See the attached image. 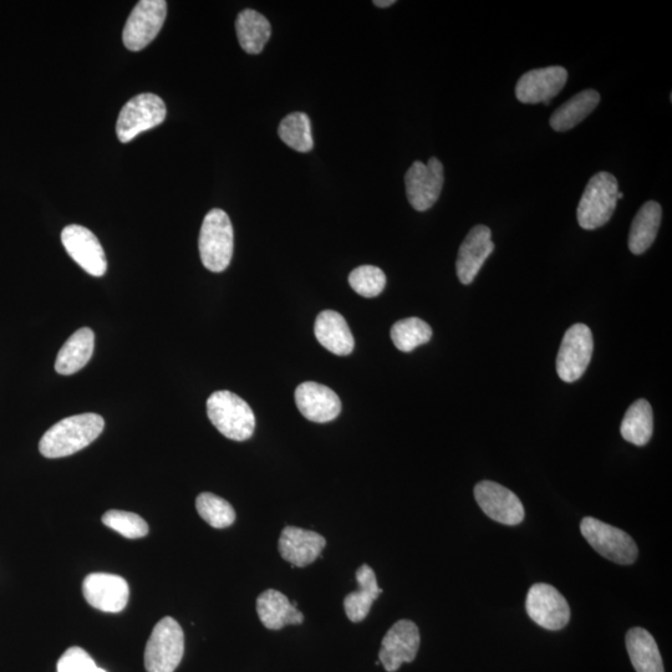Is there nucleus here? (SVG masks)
I'll use <instances>...</instances> for the list:
<instances>
[{
    "label": "nucleus",
    "instance_id": "f257e3e1",
    "mask_svg": "<svg viewBox=\"0 0 672 672\" xmlns=\"http://www.w3.org/2000/svg\"><path fill=\"white\" fill-rule=\"evenodd\" d=\"M105 421L98 414H80L56 422L39 442V451L47 458L74 455L93 444L103 434Z\"/></svg>",
    "mask_w": 672,
    "mask_h": 672
},
{
    "label": "nucleus",
    "instance_id": "f03ea898",
    "mask_svg": "<svg viewBox=\"0 0 672 672\" xmlns=\"http://www.w3.org/2000/svg\"><path fill=\"white\" fill-rule=\"evenodd\" d=\"M207 415L224 437L233 441L251 439L256 416L246 401L231 391H216L207 400Z\"/></svg>",
    "mask_w": 672,
    "mask_h": 672
},
{
    "label": "nucleus",
    "instance_id": "7ed1b4c3",
    "mask_svg": "<svg viewBox=\"0 0 672 672\" xmlns=\"http://www.w3.org/2000/svg\"><path fill=\"white\" fill-rule=\"evenodd\" d=\"M619 183L609 172L590 178L577 208L579 226L587 231L605 226L618 206Z\"/></svg>",
    "mask_w": 672,
    "mask_h": 672
},
{
    "label": "nucleus",
    "instance_id": "20e7f679",
    "mask_svg": "<svg viewBox=\"0 0 672 672\" xmlns=\"http://www.w3.org/2000/svg\"><path fill=\"white\" fill-rule=\"evenodd\" d=\"M198 248L203 266L213 273L226 271L234 249L232 222L226 212L212 210L203 220Z\"/></svg>",
    "mask_w": 672,
    "mask_h": 672
},
{
    "label": "nucleus",
    "instance_id": "39448f33",
    "mask_svg": "<svg viewBox=\"0 0 672 672\" xmlns=\"http://www.w3.org/2000/svg\"><path fill=\"white\" fill-rule=\"evenodd\" d=\"M185 654V634L171 616L159 621L145 649L147 672H175Z\"/></svg>",
    "mask_w": 672,
    "mask_h": 672
},
{
    "label": "nucleus",
    "instance_id": "423d86ee",
    "mask_svg": "<svg viewBox=\"0 0 672 672\" xmlns=\"http://www.w3.org/2000/svg\"><path fill=\"white\" fill-rule=\"evenodd\" d=\"M580 532L600 556L616 564L629 565L638 559L639 549L634 539L619 528L585 517L580 523Z\"/></svg>",
    "mask_w": 672,
    "mask_h": 672
},
{
    "label": "nucleus",
    "instance_id": "0eeeda50",
    "mask_svg": "<svg viewBox=\"0 0 672 672\" xmlns=\"http://www.w3.org/2000/svg\"><path fill=\"white\" fill-rule=\"evenodd\" d=\"M164 100L155 94H140L121 109L116 124V134L122 144H127L141 132L155 129L166 120Z\"/></svg>",
    "mask_w": 672,
    "mask_h": 672
},
{
    "label": "nucleus",
    "instance_id": "6e6552de",
    "mask_svg": "<svg viewBox=\"0 0 672 672\" xmlns=\"http://www.w3.org/2000/svg\"><path fill=\"white\" fill-rule=\"evenodd\" d=\"M594 339L585 324H574L565 333L557 356V373L564 383L582 378L592 360Z\"/></svg>",
    "mask_w": 672,
    "mask_h": 672
},
{
    "label": "nucleus",
    "instance_id": "1a4fd4ad",
    "mask_svg": "<svg viewBox=\"0 0 672 672\" xmlns=\"http://www.w3.org/2000/svg\"><path fill=\"white\" fill-rule=\"evenodd\" d=\"M445 171L441 161L432 157L424 162L416 161L405 175L406 196L414 210L425 212L439 201L444 188Z\"/></svg>",
    "mask_w": 672,
    "mask_h": 672
},
{
    "label": "nucleus",
    "instance_id": "9d476101",
    "mask_svg": "<svg viewBox=\"0 0 672 672\" xmlns=\"http://www.w3.org/2000/svg\"><path fill=\"white\" fill-rule=\"evenodd\" d=\"M167 15L165 0H141L132 9L122 33V42L131 52L145 49L164 25Z\"/></svg>",
    "mask_w": 672,
    "mask_h": 672
},
{
    "label": "nucleus",
    "instance_id": "9b49d317",
    "mask_svg": "<svg viewBox=\"0 0 672 672\" xmlns=\"http://www.w3.org/2000/svg\"><path fill=\"white\" fill-rule=\"evenodd\" d=\"M526 609L529 618L543 629L557 631L570 620L567 600L552 585L534 584L527 594Z\"/></svg>",
    "mask_w": 672,
    "mask_h": 672
},
{
    "label": "nucleus",
    "instance_id": "f8f14e48",
    "mask_svg": "<svg viewBox=\"0 0 672 672\" xmlns=\"http://www.w3.org/2000/svg\"><path fill=\"white\" fill-rule=\"evenodd\" d=\"M61 242L73 261L90 276L103 277L108 271L104 248L90 229L70 224L61 232Z\"/></svg>",
    "mask_w": 672,
    "mask_h": 672
},
{
    "label": "nucleus",
    "instance_id": "ddd939ff",
    "mask_svg": "<svg viewBox=\"0 0 672 672\" xmlns=\"http://www.w3.org/2000/svg\"><path fill=\"white\" fill-rule=\"evenodd\" d=\"M420 648V631L414 621L399 620L391 626L381 643L380 664L388 672H395L404 663H412Z\"/></svg>",
    "mask_w": 672,
    "mask_h": 672
},
{
    "label": "nucleus",
    "instance_id": "4468645a",
    "mask_svg": "<svg viewBox=\"0 0 672 672\" xmlns=\"http://www.w3.org/2000/svg\"><path fill=\"white\" fill-rule=\"evenodd\" d=\"M478 506L487 517L506 526H518L524 519V507L511 490L492 481H482L475 487Z\"/></svg>",
    "mask_w": 672,
    "mask_h": 672
},
{
    "label": "nucleus",
    "instance_id": "2eb2a0df",
    "mask_svg": "<svg viewBox=\"0 0 672 672\" xmlns=\"http://www.w3.org/2000/svg\"><path fill=\"white\" fill-rule=\"evenodd\" d=\"M83 593L91 607L104 613H121L129 602L130 588L120 575L93 573L85 578Z\"/></svg>",
    "mask_w": 672,
    "mask_h": 672
},
{
    "label": "nucleus",
    "instance_id": "dca6fc26",
    "mask_svg": "<svg viewBox=\"0 0 672 672\" xmlns=\"http://www.w3.org/2000/svg\"><path fill=\"white\" fill-rule=\"evenodd\" d=\"M568 71L562 66L528 71L516 86V98L522 104H551V100L564 89Z\"/></svg>",
    "mask_w": 672,
    "mask_h": 672
},
{
    "label": "nucleus",
    "instance_id": "f3484780",
    "mask_svg": "<svg viewBox=\"0 0 672 672\" xmlns=\"http://www.w3.org/2000/svg\"><path fill=\"white\" fill-rule=\"evenodd\" d=\"M491 236V229L482 224H478L468 232L458 251L456 262L457 277L462 284H471L488 257L495 251L496 246Z\"/></svg>",
    "mask_w": 672,
    "mask_h": 672
},
{
    "label": "nucleus",
    "instance_id": "a211bd4d",
    "mask_svg": "<svg viewBox=\"0 0 672 672\" xmlns=\"http://www.w3.org/2000/svg\"><path fill=\"white\" fill-rule=\"evenodd\" d=\"M325 547L327 541L319 533L293 526L283 529L278 543L280 556L298 568L314 563Z\"/></svg>",
    "mask_w": 672,
    "mask_h": 672
},
{
    "label": "nucleus",
    "instance_id": "6ab92c4d",
    "mask_svg": "<svg viewBox=\"0 0 672 672\" xmlns=\"http://www.w3.org/2000/svg\"><path fill=\"white\" fill-rule=\"evenodd\" d=\"M295 402L300 414L317 424L335 420L341 411L339 396L327 386L313 381L298 386L295 390Z\"/></svg>",
    "mask_w": 672,
    "mask_h": 672
},
{
    "label": "nucleus",
    "instance_id": "aec40b11",
    "mask_svg": "<svg viewBox=\"0 0 672 672\" xmlns=\"http://www.w3.org/2000/svg\"><path fill=\"white\" fill-rule=\"evenodd\" d=\"M315 336L330 353L345 356L353 353L355 340L343 315L324 310L315 320Z\"/></svg>",
    "mask_w": 672,
    "mask_h": 672
},
{
    "label": "nucleus",
    "instance_id": "412c9836",
    "mask_svg": "<svg viewBox=\"0 0 672 672\" xmlns=\"http://www.w3.org/2000/svg\"><path fill=\"white\" fill-rule=\"evenodd\" d=\"M257 613L262 624L269 630H280L284 626L299 625L304 621V615L299 612L297 603H290L283 593L274 589H268L259 595Z\"/></svg>",
    "mask_w": 672,
    "mask_h": 672
},
{
    "label": "nucleus",
    "instance_id": "4be33fe9",
    "mask_svg": "<svg viewBox=\"0 0 672 672\" xmlns=\"http://www.w3.org/2000/svg\"><path fill=\"white\" fill-rule=\"evenodd\" d=\"M95 334L90 328H81L70 336L55 360L56 373L73 375L88 365L93 358Z\"/></svg>",
    "mask_w": 672,
    "mask_h": 672
},
{
    "label": "nucleus",
    "instance_id": "5701e85b",
    "mask_svg": "<svg viewBox=\"0 0 672 672\" xmlns=\"http://www.w3.org/2000/svg\"><path fill=\"white\" fill-rule=\"evenodd\" d=\"M356 583L359 589L346 595L344 599L345 614L353 623H360L369 615L371 607L383 590L379 588L376 574L368 564L356 570Z\"/></svg>",
    "mask_w": 672,
    "mask_h": 672
},
{
    "label": "nucleus",
    "instance_id": "b1692460",
    "mask_svg": "<svg viewBox=\"0 0 672 672\" xmlns=\"http://www.w3.org/2000/svg\"><path fill=\"white\" fill-rule=\"evenodd\" d=\"M626 650L636 672H665L658 644L648 630H629L626 634Z\"/></svg>",
    "mask_w": 672,
    "mask_h": 672
},
{
    "label": "nucleus",
    "instance_id": "393cba45",
    "mask_svg": "<svg viewBox=\"0 0 672 672\" xmlns=\"http://www.w3.org/2000/svg\"><path fill=\"white\" fill-rule=\"evenodd\" d=\"M663 210L658 202H646L636 213L629 234V249L631 253L643 254L653 246L658 236Z\"/></svg>",
    "mask_w": 672,
    "mask_h": 672
},
{
    "label": "nucleus",
    "instance_id": "a878e982",
    "mask_svg": "<svg viewBox=\"0 0 672 672\" xmlns=\"http://www.w3.org/2000/svg\"><path fill=\"white\" fill-rule=\"evenodd\" d=\"M236 32L244 52L252 55L262 53L272 35L269 20L253 9L239 13L236 20Z\"/></svg>",
    "mask_w": 672,
    "mask_h": 672
},
{
    "label": "nucleus",
    "instance_id": "bb28decb",
    "mask_svg": "<svg viewBox=\"0 0 672 672\" xmlns=\"http://www.w3.org/2000/svg\"><path fill=\"white\" fill-rule=\"evenodd\" d=\"M600 95L598 91L589 89L574 95L562 106L553 112L551 126L554 131L565 132L587 119L598 108Z\"/></svg>",
    "mask_w": 672,
    "mask_h": 672
},
{
    "label": "nucleus",
    "instance_id": "cd10ccee",
    "mask_svg": "<svg viewBox=\"0 0 672 672\" xmlns=\"http://www.w3.org/2000/svg\"><path fill=\"white\" fill-rule=\"evenodd\" d=\"M654 432V414L648 401H635L626 411L620 426V434L625 441L635 446L649 444Z\"/></svg>",
    "mask_w": 672,
    "mask_h": 672
},
{
    "label": "nucleus",
    "instance_id": "c85d7f7f",
    "mask_svg": "<svg viewBox=\"0 0 672 672\" xmlns=\"http://www.w3.org/2000/svg\"><path fill=\"white\" fill-rule=\"evenodd\" d=\"M278 134L285 145L298 152L313 150L314 140L309 117L303 112H293L280 122Z\"/></svg>",
    "mask_w": 672,
    "mask_h": 672
},
{
    "label": "nucleus",
    "instance_id": "c756f323",
    "mask_svg": "<svg viewBox=\"0 0 672 672\" xmlns=\"http://www.w3.org/2000/svg\"><path fill=\"white\" fill-rule=\"evenodd\" d=\"M431 338L432 329L430 325L419 318L399 320L391 328L392 343L404 353H411L420 345L429 343Z\"/></svg>",
    "mask_w": 672,
    "mask_h": 672
},
{
    "label": "nucleus",
    "instance_id": "7c9ffc66",
    "mask_svg": "<svg viewBox=\"0 0 672 672\" xmlns=\"http://www.w3.org/2000/svg\"><path fill=\"white\" fill-rule=\"evenodd\" d=\"M196 508L203 521L213 528H227L236 521V512L231 503L213 493H201L197 497Z\"/></svg>",
    "mask_w": 672,
    "mask_h": 672
},
{
    "label": "nucleus",
    "instance_id": "2f4dec72",
    "mask_svg": "<svg viewBox=\"0 0 672 672\" xmlns=\"http://www.w3.org/2000/svg\"><path fill=\"white\" fill-rule=\"evenodd\" d=\"M103 523L112 531L129 539L144 538L149 534V524L136 513L112 509L104 514Z\"/></svg>",
    "mask_w": 672,
    "mask_h": 672
},
{
    "label": "nucleus",
    "instance_id": "473e14b6",
    "mask_svg": "<svg viewBox=\"0 0 672 672\" xmlns=\"http://www.w3.org/2000/svg\"><path fill=\"white\" fill-rule=\"evenodd\" d=\"M349 284L361 297L375 298L384 292L386 276L378 267L361 266L350 273Z\"/></svg>",
    "mask_w": 672,
    "mask_h": 672
},
{
    "label": "nucleus",
    "instance_id": "72a5a7b5",
    "mask_svg": "<svg viewBox=\"0 0 672 672\" xmlns=\"http://www.w3.org/2000/svg\"><path fill=\"white\" fill-rule=\"evenodd\" d=\"M56 672H108L99 668L85 650L73 646L61 656Z\"/></svg>",
    "mask_w": 672,
    "mask_h": 672
},
{
    "label": "nucleus",
    "instance_id": "f704fd0d",
    "mask_svg": "<svg viewBox=\"0 0 672 672\" xmlns=\"http://www.w3.org/2000/svg\"><path fill=\"white\" fill-rule=\"evenodd\" d=\"M395 0H375L374 4L379 8H389L391 5H394Z\"/></svg>",
    "mask_w": 672,
    "mask_h": 672
},
{
    "label": "nucleus",
    "instance_id": "c9c22d12",
    "mask_svg": "<svg viewBox=\"0 0 672 672\" xmlns=\"http://www.w3.org/2000/svg\"><path fill=\"white\" fill-rule=\"evenodd\" d=\"M623 197H624V193L619 191L618 200H621V198H623Z\"/></svg>",
    "mask_w": 672,
    "mask_h": 672
}]
</instances>
